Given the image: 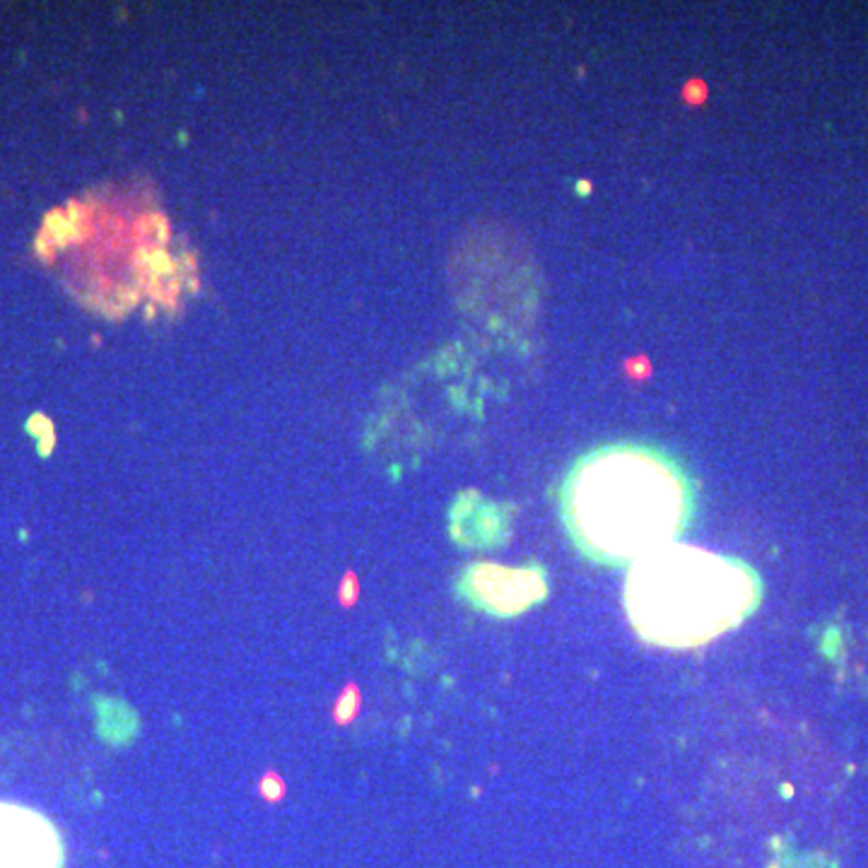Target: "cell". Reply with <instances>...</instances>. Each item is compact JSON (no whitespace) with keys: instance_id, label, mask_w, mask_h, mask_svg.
Returning <instances> with one entry per match:
<instances>
[{"instance_id":"277c9868","label":"cell","mask_w":868,"mask_h":868,"mask_svg":"<svg viewBox=\"0 0 868 868\" xmlns=\"http://www.w3.org/2000/svg\"><path fill=\"white\" fill-rule=\"evenodd\" d=\"M463 594L488 613L514 615L541 601L545 594V582L538 570L475 565L466 572Z\"/></svg>"},{"instance_id":"6da1fadb","label":"cell","mask_w":868,"mask_h":868,"mask_svg":"<svg viewBox=\"0 0 868 868\" xmlns=\"http://www.w3.org/2000/svg\"><path fill=\"white\" fill-rule=\"evenodd\" d=\"M692 516V488L666 454L608 444L584 454L562 485V521L584 555L635 565L676 543Z\"/></svg>"},{"instance_id":"7a4b0ae2","label":"cell","mask_w":868,"mask_h":868,"mask_svg":"<svg viewBox=\"0 0 868 868\" xmlns=\"http://www.w3.org/2000/svg\"><path fill=\"white\" fill-rule=\"evenodd\" d=\"M758 601L753 567L678 543L630 565L625 582V608L637 635L668 649L712 642L741 625Z\"/></svg>"},{"instance_id":"3957f363","label":"cell","mask_w":868,"mask_h":868,"mask_svg":"<svg viewBox=\"0 0 868 868\" xmlns=\"http://www.w3.org/2000/svg\"><path fill=\"white\" fill-rule=\"evenodd\" d=\"M61 832L44 813L0 801V868H63Z\"/></svg>"}]
</instances>
